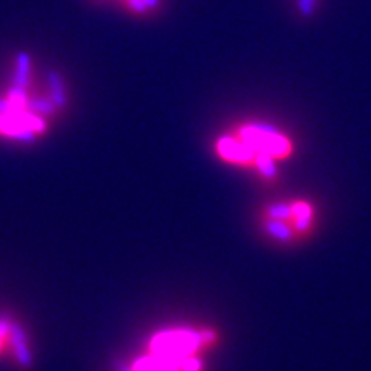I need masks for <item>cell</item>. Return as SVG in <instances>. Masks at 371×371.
Returning <instances> with one entry per match:
<instances>
[{
    "instance_id": "3",
    "label": "cell",
    "mask_w": 371,
    "mask_h": 371,
    "mask_svg": "<svg viewBox=\"0 0 371 371\" xmlns=\"http://www.w3.org/2000/svg\"><path fill=\"white\" fill-rule=\"evenodd\" d=\"M187 359L181 361V359L163 356V354H158V353H153V351H150L148 356L141 358L139 361H136V365H134L133 371H186Z\"/></svg>"
},
{
    "instance_id": "2",
    "label": "cell",
    "mask_w": 371,
    "mask_h": 371,
    "mask_svg": "<svg viewBox=\"0 0 371 371\" xmlns=\"http://www.w3.org/2000/svg\"><path fill=\"white\" fill-rule=\"evenodd\" d=\"M217 151L223 160L234 163H253L257 158V153L239 138H222L217 143Z\"/></svg>"
},
{
    "instance_id": "4",
    "label": "cell",
    "mask_w": 371,
    "mask_h": 371,
    "mask_svg": "<svg viewBox=\"0 0 371 371\" xmlns=\"http://www.w3.org/2000/svg\"><path fill=\"white\" fill-rule=\"evenodd\" d=\"M265 229L270 235H273L278 241H289L293 237V230L289 225H285L284 220H275V218H269L265 222Z\"/></svg>"
},
{
    "instance_id": "5",
    "label": "cell",
    "mask_w": 371,
    "mask_h": 371,
    "mask_svg": "<svg viewBox=\"0 0 371 371\" xmlns=\"http://www.w3.org/2000/svg\"><path fill=\"white\" fill-rule=\"evenodd\" d=\"M290 211H293V218L296 220V225L299 227L301 230L308 229L310 227V222H311V208L308 203H294L293 206H290Z\"/></svg>"
},
{
    "instance_id": "10",
    "label": "cell",
    "mask_w": 371,
    "mask_h": 371,
    "mask_svg": "<svg viewBox=\"0 0 371 371\" xmlns=\"http://www.w3.org/2000/svg\"><path fill=\"white\" fill-rule=\"evenodd\" d=\"M11 329H7V326L0 325V353H2L4 349H6V346L11 344Z\"/></svg>"
},
{
    "instance_id": "8",
    "label": "cell",
    "mask_w": 371,
    "mask_h": 371,
    "mask_svg": "<svg viewBox=\"0 0 371 371\" xmlns=\"http://www.w3.org/2000/svg\"><path fill=\"white\" fill-rule=\"evenodd\" d=\"M269 218H275V220H289L293 217V211H290L289 205H284V203H277V205H272L269 210Z\"/></svg>"
},
{
    "instance_id": "1",
    "label": "cell",
    "mask_w": 371,
    "mask_h": 371,
    "mask_svg": "<svg viewBox=\"0 0 371 371\" xmlns=\"http://www.w3.org/2000/svg\"><path fill=\"white\" fill-rule=\"evenodd\" d=\"M237 138L257 155L265 153L272 158H284L293 150L289 139L269 124H247L239 129Z\"/></svg>"
},
{
    "instance_id": "6",
    "label": "cell",
    "mask_w": 371,
    "mask_h": 371,
    "mask_svg": "<svg viewBox=\"0 0 371 371\" xmlns=\"http://www.w3.org/2000/svg\"><path fill=\"white\" fill-rule=\"evenodd\" d=\"M254 163L260 169V172L265 175V177L272 179L277 175V167H275V158L270 157V155L265 153H258L257 158H254Z\"/></svg>"
},
{
    "instance_id": "9",
    "label": "cell",
    "mask_w": 371,
    "mask_h": 371,
    "mask_svg": "<svg viewBox=\"0 0 371 371\" xmlns=\"http://www.w3.org/2000/svg\"><path fill=\"white\" fill-rule=\"evenodd\" d=\"M318 0H298V9L302 16H311L317 9Z\"/></svg>"
},
{
    "instance_id": "7",
    "label": "cell",
    "mask_w": 371,
    "mask_h": 371,
    "mask_svg": "<svg viewBox=\"0 0 371 371\" xmlns=\"http://www.w3.org/2000/svg\"><path fill=\"white\" fill-rule=\"evenodd\" d=\"M122 6L131 13H150L157 6L158 0H121Z\"/></svg>"
}]
</instances>
